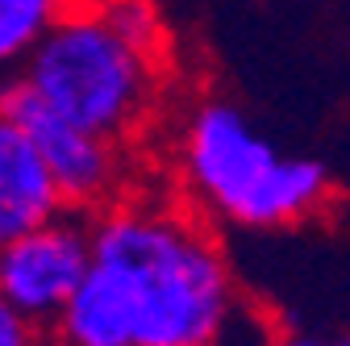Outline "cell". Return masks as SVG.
I'll return each mask as SVG.
<instances>
[{
	"label": "cell",
	"instance_id": "1",
	"mask_svg": "<svg viewBox=\"0 0 350 346\" xmlns=\"http://www.w3.org/2000/svg\"><path fill=\"white\" fill-rule=\"evenodd\" d=\"M92 267L51 325L55 346H221L238 309L213 222L129 192L92 217Z\"/></svg>",
	"mask_w": 350,
	"mask_h": 346
},
{
	"label": "cell",
	"instance_id": "2",
	"mask_svg": "<svg viewBox=\"0 0 350 346\" xmlns=\"http://www.w3.org/2000/svg\"><path fill=\"white\" fill-rule=\"evenodd\" d=\"M171 180L204 222L234 230L300 226L329 204L321 159L280 150L262 129L221 96L196 101L171 134Z\"/></svg>",
	"mask_w": 350,
	"mask_h": 346
},
{
	"label": "cell",
	"instance_id": "3",
	"mask_svg": "<svg viewBox=\"0 0 350 346\" xmlns=\"http://www.w3.org/2000/svg\"><path fill=\"white\" fill-rule=\"evenodd\" d=\"M163 67L167 59L138 51L92 5L75 0L71 13L17 63L13 79L55 113L129 146L159 113Z\"/></svg>",
	"mask_w": 350,
	"mask_h": 346
},
{
	"label": "cell",
	"instance_id": "4",
	"mask_svg": "<svg viewBox=\"0 0 350 346\" xmlns=\"http://www.w3.org/2000/svg\"><path fill=\"white\" fill-rule=\"evenodd\" d=\"M0 117L13 121L21 134L42 150L51 163L55 180L63 188V200L71 213L96 217L109 204L134 192V171H129V146L96 134L63 113H55L46 101H38L25 83H5V109Z\"/></svg>",
	"mask_w": 350,
	"mask_h": 346
},
{
	"label": "cell",
	"instance_id": "5",
	"mask_svg": "<svg viewBox=\"0 0 350 346\" xmlns=\"http://www.w3.org/2000/svg\"><path fill=\"white\" fill-rule=\"evenodd\" d=\"M92 217L83 213H59L46 226L5 238L0 242V305L51 330L92 267Z\"/></svg>",
	"mask_w": 350,
	"mask_h": 346
},
{
	"label": "cell",
	"instance_id": "6",
	"mask_svg": "<svg viewBox=\"0 0 350 346\" xmlns=\"http://www.w3.org/2000/svg\"><path fill=\"white\" fill-rule=\"evenodd\" d=\"M71 213L42 150L0 117V242Z\"/></svg>",
	"mask_w": 350,
	"mask_h": 346
},
{
	"label": "cell",
	"instance_id": "7",
	"mask_svg": "<svg viewBox=\"0 0 350 346\" xmlns=\"http://www.w3.org/2000/svg\"><path fill=\"white\" fill-rule=\"evenodd\" d=\"M75 0H0V55L5 63H21L46 38Z\"/></svg>",
	"mask_w": 350,
	"mask_h": 346
},
{
	"label": "cell",
	"instance_id": "8",
	"mask_svg": "<svg viewBox=\"0 0 350 346\" xmlns=\"http://www.w3.org/2000/svg\"><path fill=\"white\" fill-rule=\"evenodd\" d=\"M92 5L121 38H129L138 51L167 59V25L159 13V0H83Z\"/></svg>",
	"mask_w": 350,
	"mask_h": 346
},
{
	"label": "cell",
	"instance_id": "9",
	"mask_svg": "<svg viewBox=\"0 0 350 346\" xmlns=\"http://www.w3.org/2000/svg\"><path fill=\"white\" fill-rule=\"evenodd\" d=\"M38 330L42 325H33L17 309L0 305V346H38Z\"/></svg>",
	"mask_w": 350,
	"mask_h": 346
},
{
	"label": "cell",
	"instance_id": "10",
	"mask_svg": "<svg viewBox=\"0 0 350 346\" xmlns=\"http://www.w3.org/2000/svg\"><path fill=\"white\" fill-rule=\"evenodd\" d=\"M271 346H334V342H325L317 334H280Z\"/></svg>",
	"mask_w": 350,
	"mask_h": 346
},
{
	"label": "cell",
	"instance_id": "11",
	"mask_svg": "<svg viewBox=\"0 0 350 346\" xmlns=\"http://www.w3.org/2000/svg\"><path fill=\"white\" fill-rule=\"evenodd\" d=\"M334 346H350V334H346V338H338V342H334Z\"/></svg>",
	"mask_w": 350,
	"mask_h": 346
}]
</instances>
